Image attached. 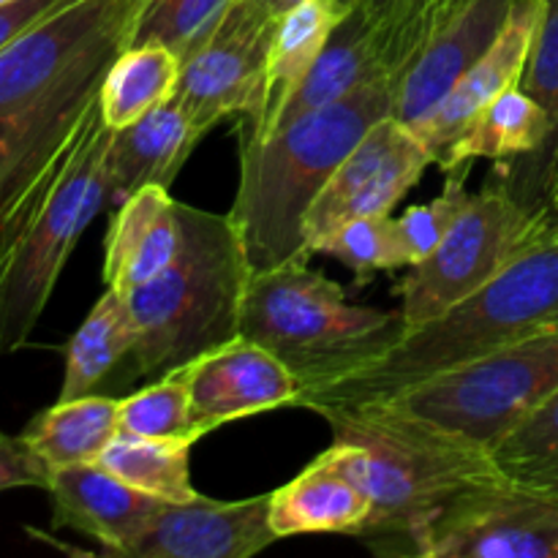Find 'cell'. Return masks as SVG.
<instances>
[{"label": "cell", "mask_w": 558, "mask_h": 558, "mask_svg": "<svg viewBox=\"0 0 558 558\" xmlns=\"http://www.w3.org/2000/svg\"><path fill=\"white\" fill-rule=\"evenodd\" d=\"M332 428L322 456L368 494V523L354 537L376 554L420 556V543L447 505L501 477L494 452L390 403L319 414Z\"/></svg>", "instance_id": "1"}, {"label": "cell", "mask_w": 558, "mask_h": 558, "mask_svg": "<svg viewBox=\"0 0 558 558\" xmlns=\"http://www.w3.org/2000/svg\"><path fill=\"white\" fill-rule=\"evenodd\" d=\"M98 96L0 202V354L27 347L82 232L109 199V147Z\"/></svg>", "instance_id": "2"}, {"label": "cell", "mask_w": 558, "mask_h": 558, "mask_svg": "<svg viewBox=\"0 0 558 558\" xmlns=\"http://www.w3.org/2000/svg\"><path fill=\"white\" fill-rule=\"evenodd\" d=\"M150 0H71L0 52V202L98 96Z\"/></svg>", "instance_id": "3"}, {"label": "cell", "mask_w": 558, "mask_h": 558, "mask_svg": "<svg viewBox=\"0 0 558 558\" xmlns=\"http://www.w3.org/2000/svg\"><path fill=\"white\" fill-rule=\"evenodd\" d=\"M396 85L374 80L330 107L289 120L267 140H240V180L229 210L251 272L308 259L305 218L332 172L381 118L392 114Z\"/></svg>", "instance_id": "4"}, {"label": "cell", "mask_w": 558, "mask_h": 558, "mask_svg": "<svg viewBox=\"0 0 558 558\" xmlns=\"http://www.w3.org/2000/svg\"><path fill=\"white\" fill-rule=\"evenodd\" d=\"M558 322V234L512 262L483 289L425 325L412 327L365 368L300 392L298 409L314 414L363 407L477 360L507 343L550 330Z\"/></svg>", "instance_id": "5"}, {"label": "cell", "mask_w": 558, "mask_h": 558, "mask_svg": "<svg viewBox=\"0 0 558 558\" xmlns=\"http://www.w3.org/2000/svg\"><path fill=\"white\" fill-rule=\"evenodd\" d=\"M183 243L172 265L129 298L136 325L131 363L142 379H161L240 338L251 265L229 213L180 202Z\"/></svg>", "instance_id": "6"}, {"label": "cell", "mask_w": 558, "mask_h": 558, "mask_svg": "<svg viewBox=\"0 0 558 558\" xmlns=\"http://www.w3.org/2000/svg\"><path fill=\"white\" fill-rule=\"evenodd\" d=\"M409 325L401 308L354 305L308 259L251 272L240 338L270 349L305 390L332 385L390 352Z\"/></svg>", "instance_id": "7"}, {"label": "cell", "mask_w": 558, "mask_h": 558, "mask_svg": "<svg viewBox=\"0 0 558 558\" xmlns=\"http://www.w3.org/2000/svg\"><path fill=\"white\" fill-rule=\"evenodd\" d=\"M556 392L558 327H550L379 403H390L494 452Z\"/></svg>", "instance_id": "8"}, {"label": "cell", "mask_w": 558, "mask_h": 558, "mask_svg": "<svg viewBox=\"0 0 558 558\" xmlns=\"http://www.w3.org/2000/svg\"><path fill=\"white\" fill-rule=\"evenodd\" d=\"M550 238H556L550 205H534L507 180H490L469 196L439 248L409 267L396 287L403 322L412 330L436 319Z\"/></svg>", "instance_id": "9"}, {"label": "cell", "mask_w": 558, "mask_h": 558, "mask_svg": "<svg viewBox=\"0 0 558 558\" xmlns=\"http://www.w3.org/2000/svg\"><path fill=\"white\" fill-rule=\"evenodd\" d=\"M423 558H558V496L507 474L474 485L439 512Z\"/></svg>", "instance_id": "10"}, {"label": "cell", "mask_w": 558, "mask_h": 558, "mask_svg": "<svg viewBox=\"0 0 558 558\" xmlns=\"http://www.w3.org/2000/svg\"><path fill=\"white\" fill-rule=\"evenodd\" d=\"M276 22L254 0H234L213 36L183 60L174 101L205 136L227 118L256 114Z\"/></svg>", "instance_id": "11"}, {"label": "cell", "mask_w": 558, "mask_h": 558, "mask_svg": "<svg viewBox=\"0 0 558 558\" xmlns=\"http://www.w3.org/2000/svg\"><path fill=\"white\" fill-rule=\"evenodd\" d=\"M430 163L434 156L428 145L392 114L371 125L332 172L330 183L322 189L305 218L311 256L314 245L341 223L390 213L420 183Z\"/></svg>", "instance_id": "12"}, {"label": "cell", "mask_w": 558, "mask_h": 558, "mask_svg": "<svg viewBox=\"0 0 558 558\" xmlns=\"http://www.w3.org/2000/svg\"><path fill=\"white\" fill-rule=\"evenodd\" d=\"M196 434L223 428L232 420L294 407L303 392L298 376L259 343L234 338L185 365Z\"/></svg>", "instance_id": "13"}, {"label": "cell", "mask_w": 558, "mask_h": 558, "mask_svg": "<svg viewBox=\"0 0 558 558\" xmlns=\"http://www.w3.org/2000/svg\"><path fill=\"white\" fill-rule=\"evenodd\" d=\"M278 543L270 494L240 501H167L125 558H251Z\"/></svg>", "instance_id": "14"}, {"label": "cell", "mask_w": 558, "mask_h": 558, "mask_svg": "<svg viewBox=\"0 0 558 558\" xmlns=\"http://www.w3.org/2000/svg\"><path fill=\"white\" fill-rule=\"evenodd\" d=\"M515 0H466L425 41L396 85L392 118L417 134L447 93L499 38Z\"/></svg>", "instance_id": "15"}, {"label": "cell", "mask_w": 558, "mask_h": 558, "mask_svg": "<svg viewBox=\"0 0 558 558\" xmlns=\"http://www.w3.org/2000/svg\"><path fill=\"white\" fill-rule=\"evenodd\" d=\"M47 494L54 529L87 534L104 545V554L120 558L129 556L167 505L131 488L98 463L54 469Z\"/></svg>", "instance_id": "16"}, {"label": "cell", "mask_w": 558, "mask_h": 558, "mask_svg": "<svg viewBox=\"0 0 558 558\" xmlns=\"http://www.w3.org/2000/svg\"><path fill=\"white\" fill-rule=\"evenodd\" d=\"M545 0H515L499 38L490 44L488 52L461 76L456 87L447 93L428 123L417 131L420 140L428 145L434 163L456 142V136L474 120V114L488 107L507 87L521 85L532 58L534 36H537L539 16Z\"/></svg>", "instance_id": "17"}, {"label": "cell", "mask_w": 558, "mask_h": 558, "mask_svg": "<svg viewBox=\"0 0 558 558\" xmlns=\"http://www.w3.org/2000/svg\"><path fill=\"white\" fill-rule=\"evenodd\" d=\"M183 243L180 202L161 185H147L114 210L104 238V287L131 294L161 276Z\"/></svg>", "instance_id": "18"}, {"label": "cell", "mask_w": 558, "mask_h": 558, "mask_svg": "<svg viewBox=\"0 0 558 558\" xmlns=\"http://www.w3.org/2000/svg\"><path fill=\"white\" fill-rule=\"evenodd\" d=\"M352 5L354 0H303L278 16L267 47L259 109L254 118L243 120L240 140L259 142L278 129L289 98L294 96Z\"/></svg>", "instance_id": "19"}, {"label": "cell", "mask_w": 558, "mask_h": 558, "mask_svg": "<svg viewBox=\"0 0 558 558\" xmlns=\"http://www.w3.org/2000/svg\"><path fill=\"white\" fill-rule=\"evenodd\" d=\"M205 140L174 98L136 123L114 131L109 147V199L120 205L147 185H169Z\"/></svg>", "instance_id": "20"}, {"label": "cell", "mask_w": 558, "mask_h": 558, "mask_svg": "<svg viewBox=\"0 0 558 558\" xmlns=\"http://www.w3.org/2000/svg\"><path fill=\"white\" fill-rule=\"evenodd\" d=\"M368 494L325 456L270 494V523L278 539L300 534H357L368 523Z\"/></svg>", "instance_id": "21"}, {"label": "cell", "mask_w": 558, "mask_h": 558, "mask_svg": "<svg viewBox=\"0 0 558 558\" xmlns=\"http://www.w3.org/2000/svg\"><path fill=\"white\" fill-rule=\"evenodd\" d=\"M374 80H387L379 47H376L374 20H371L368 3L354 0L349 14L332 31L330 41L325 44V49L316 58V63L311 65L305 80L300 82L294 96L289 98L281 120H278V129L287 125L289 120L300 118V114H308L314 109L341 101L343 96L360 90V87Z\"/></svg>", "instance_id": "22"}, {"label": "cell", "mask_w": 558, "mask_h": 558, "mask_svg": "<svg viewBox=\"0 0 558 558\" xmlns=\"http://www.w3.org/2000/svg\"><path fill=\"white\" fill-rule=\"evenodd\" d=\"M550 120L532 93L521 85L507 87L488 107L474 114L472 123L456 136L436 167L445 174L469 172L477 158L494 161H523L548 145Z\"/></svg>", "instance_id": "23"}, {"label": "cell", "mask_w": 558, "mask_h": 558, "mask_svg": "<svg viewBox=\"0 0 558 558\" xmlns=\"http://www.w3.org/2000/svg\"><path fill=\"white\" fill-rule=\"evenodd\" d=\"M120 398L90 396L58 398L27 423L22 436L49 469L96 463L120 434Z\"/></svg>", "instance_id": "24"}, {"label": "cell", "mask_w": 558, "mask_h": 558, "mask_svg": "<svg viewBox=\"0 0 558 558\" xmlns=\"http://www.w3.org/2000/svg\"><path fill=\"white\" fill-rule=\"evenodd\" d=\"M183 60L156 41L129 44L109 65L98 90L104 123L112 131L136 123L174 98Z\"/></svg>", "instance_id": "25"}, {"label": "cell", "mask_w": 558, "mask_h": 558, "mask_svg": "<svg viewBox=\"0 0 558 558\" xmlns=\"http://www.w3.org/2000/svg\"><path fill=\"white\" fill-rule=\"evenodd\" d=\"M136 343V325L129 298L104 289L101 298L85 316L80 330L65 347V371L58 398H80L98 390L120 360L131 357Z\"/></svg>", "instance_id": "26"}, {"label": "cell", "mask_w": 558, "mask_h": 558, "mask_svg": "<svg viewBox=\"0 0 558 558\" xmlns=\"http://www.w3.org/2000/svg\"><path fill=\"white\" fill-rule=\"evenodd\" d=\"M521 87L532 93L539 107L548 112L550 136L537 156L523 158L526 167L518 169L507 183L526 202L550 205V191L558 178V0H545Z\"/></svg>", "instance_id": "27"}, {"label": "cell", "mask_w": 558, "mask_h": 558, "mask_svg": "<svg viewBox=\"0 0 558 558\" xmlns=\"http://www.w3.org/2000/svg\"><path fill=\"white\" fill-rule=\"evenodd\" d=\"M194 445L196 441L191 439H147V436L118 434L96 463L142 494L183 505L202 496L191 483Z\"/></svg>", "instance_id": "28"}, {"label": "cell", "mask_w": 558, "mask_h": 558, "mask_svg": "<svg viewBox=\"0 0 558 558\" xmlns=\"http://www.w3.org/2000/svg\"><path fill=\"white\" fill-rule=\"evenodd\" d=\"M374 20L376 47L392 85H398L420 49L466 0H365Z\"/></svg>", "instance_id": "29"}, {"label": "cell", "mask_w": 558, "mask_h": 558, "mask_svg": "<svg viewBox=\"0 0 558 558\" xmlns=\"http://www.w3.org/2000/svg\"><path fill=\"white\" fill-rule=\"evenodd\" d=\"M120 434L147 436V439H191L199 441L191 409L189 376L183 368L153 379L140 392L120 398Z\"/></svg>", "instance_id": "30"}, {"label": "cell", "mask_w": 558, "mask_h": 558, "mask_svg": "<svg viewBox=\"0 0 558 558\" xmlns=\"http://www.w3.org/2000/svg\"><path fill=\"white\" fill-rule=\"evenodd\" d=\"M494 458L515 483L558 496V392L496 447Z\"/></svg>", "instance_id": "31"}, {"label": "cell", "mask_w": 558, "mask_h": 558, "mask_svg": "<svg viewBox=\"0 0 558 558\" xmlns=\"http://www.w3.org/2000/svg\"><path fill=\"white\" fill-rule=\"evenodd\" d=\"M314 254L343 262L360 283L371 281L376 272L409 267L407 251H403L401 234H398V221L390 213L341 223L314 245Z\"/></svg>", "instance_id": "32"}, {"label": "cell", "mask_w": 558, "mask_h": 558, "mask_svg": "<svg viewBox=\"0 0 558 558\" xmlns=\"http://www.w3.org/2000/svg\"><path fill=\"white\" fill-rule=\"evenodd\" d=\"M232 3L234 0H150L131 44H163L185 60L213 36Z\"/></svg>", "instance_id": "33"}, {"label": "cell", "mask_w": 558, "mask_h": 558, "mask_svg": "<svg viewBox=\"0 0 558 558\" xmlns=\"http://www.w3.org/2000/svg\"><path fill=\"white\" fill-rule=\"evenodd\" d=\"M466 178L469 172L447 174V183L439 196H434V199L425 202V205L409 207L401 218H396L398 234H401L409 267L428 259V256L439 248L445 234L450 232L456 218L461 216L469 196H472L466 191Z\"/></svg>", "instance_id": "34"}, {"label": "cell", "mask_w": 558, "mask_h": 558, "mask_svg": "<svg viewBox=\"0 0 558 558\" xmlns=\"http://www.w3.org/2000/svg\"><path fill=\"white\" fill-rule=\"evenodd\" d=\"M52 469L27 445L25 436L0 430V494L14 488H49Z\"/></svg>", "instance_id": "35"}, {"label": "cell", "mask_w": 558, "mask_h": 558, "mask_svg": "<svg viewBox=\"0 0 558 558\" xmlns=\"http://www.w3.org/2000/svg\"><path fill=\"white\" fill-rule=\"evenodd\" d=\"M71 0H9L0 5V52L25 31H31L36 22L49 16L52 11L63 9Z\"/></svg>", "instance_id": "36"}, {"label": "cell", "mask_w": 558, "mask_h": 558, "mask_svg": "<svg viewBox=\"0 0 558 558\" xmlns=\"http://www.w3.org/2000/svg\"><path fill=\"white\" fill-rule=\"evenodd\" d=\"M256 5H259L262 11H265V14H270V16H281V14H287L289 9H292V5H298V3H303V0H254Z\"/></svg>", "instance_id": "37"}, {"label": "cell", "mask_w": 558, "mask_h": 558, "mask_svg": "<svg viewBox=\"0 0 558 558\" xmlns=\"http://www.w3.org/2000/svg\"><path fill=\"white\" fill-rule=\"evenodd\" d=\"M550 210H554L556 234H558V178H556V183H554V191H550Z\"/></svg>", "instance_id": "38"}, {"label": "cell", "mask_w": 558, "mask_h": 558, "mask_svg": "<svg viewBox=\"0 0 558 558\" xmlns=\"http://www.w3.org/2000/svg\"><path fill=\"white\" fill-rule=\"evenodd\" d=\"M3 3H9V0H0V5H3Z\"/></svg>", "instance_id": "39"}, {"label": "cell", "mask_w": 558, "mask_h": 558, "mask_svg": "<svg viewBox=\"0 0 558 558\" xmlns=\"http://www.w3.org/2000/svg\"><path fill=\"white\" fill-rule=\"evenodd\" d=\"M554 327H558V322H556V325H554Z\"/></svg>", "instance_id": "40"}]
</instances>
